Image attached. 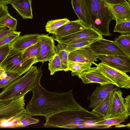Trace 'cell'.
Returning <instances> with one entry per match:
<instances>
[{
    "mask_svg": "<svg viewBox=\"0 0 130 130\" xmlns=\"http://www.w3.org/2000/svg\"><path fill=\"white\" fill-rule=\"evenodd\" d=\"M39 34H38L19 36L10 44L11 49L23 52L39 42Z\"/></svg>",
    "mask_w": 130,
    "mask_h": 130,
    "instance_id": "cell-16",
    "label": "cell"
},
{
    "mask_svg": "<svg viewBox=\"0 0 130 130\" xmlns=\"http://www.w3.org/2000/svg\"><path fill=\"white\" fill-rule=\"evenodd\" d=\"M111 84H100L96 87L91 95L87 98L90 101L89 108H92L106 97L109 94L120 89Z\"/></svg>",
    "mask_w": 130,
    "mask_h": 130,
    "instance_id": "cell-15",
    "label": "cell"
},
{
    "mask_svg": "<svg viewBox=\"0 0 130 130\" xmlns=\"http://www.w3.org/2000/svg\"><path fill=\"white\" fill-rule=\"evenodd\" d=\"M89 14L92 27L102 36H109L110 21L115 18L102 0H84Z\"/></svg>",
    "mask_w": 130,
    "mask_h": 130,
    "instance_id": "cell-4",
    "label": "cell"
},
{
    "mask_svg": "<svg viewBox=\"0 0 130 130\" xmlns=\"http://www.w3.org/2000/svg\"><path fill=\"white\" fill-rule=\"evenodd\" d=\"M39 122V119L33 118L30 115L27 113L18 121L16 127H24L31 124H37Z\"/></svg>",
    "mask_w": 130,
    "mask_h": 130,
    "instance_id": "cell-34",
    "label": "cell"
},
{
    "mask_svg": "<svg viewBox=\"0 0 130 130\" xmlns=\"http://www.w3.org/2000/svg\"><path fill=\"white\" fill-rule=\"evenodd\" d=\"M56 54L59 56L60 59L62 67L65 71H69L68 68V57L69 52L65 49L64 44L58 42L56 46Z\"/></svg>",
    "mask_w": 130,
    "mask_h": 130,
    "instance_id": "cell-25",
    "label": "cell"
},
{
    "mask_svg": "<svg viewBox=\"0 0 130 130\" xmlns=\"http://www.w3.org/2000/svg\"><path fill=\"white\" fill-rule=\"evenodd\" d=\"M11 49L10 44L0 47V64L6 58Z\"/></svg>",
    "mask_w": 130,
    "mask_h": 130,
    "instance_id": "cell-36",
    "label": "cell"
},
{
    "mask_svg": "<svg viewBox=\"0 0 130 130\" xmlns=\"http://www.w3.org/2000/svg\"><path fill=\"white\" fill-rule=\"evenodd\" d=\"M124 101L122 93L120 89L113 91L107 112L104 118L123 116L127 119L130 113L126 108Z\"/></svg>",
    "mask_w": 130,
    "mask_h": 130,
    "instance_id": "cell-8",
    "label": "cell"
},
{
    "mask_svg": "<svg viewBox=\"0 0 130 130\" xmlns=\"http://www.w3.org/2000/svg\"><path fill=\"white\" fill-rule=\"evenodd\" d=\"M85 84L96 83L100 84L114 83L101 72L97 67H90L83 71L78 76Z\"/></svg>",
    "mask_w": 130,
    "mask_h": 130,
    "instance_id": "cell-13",
    "label": "cell"
},
{
    "mask_svg": "<svg viewBox=\"0 0 130 130\" xmlns=\"http://www.w3.org/2000/svg\"><path fill=\"white\" fill-rule=\"evenodd\" d=\"M21 32L13 31L0 40V47L10 44L18 37Z\"/></svg>",
    "mask_w": 130,
    "mask_h": 130,
    "instance_id": "cell-35",
    "label": "cell"
},
{
    "mask_svg": "<svg viewBox=\"0 0 130 130\" xmlns=\"http://www.w3.org/2000/svg\"><path fill=\"white\" fill-rule=\"evenodd\" d=\"M128 1H129V2H130V0H128Z\"/></svg>",
    "mask_w": 130,
    "mask_h": 130,
    "instance_id": "cell-43",
    "label": "cell"
},
{
    "mask_svg": "<svg viewBox=\"0 0 130 130\" xmlns=\"http://www.w3.org/2000/svg\"><path fill=\"white\" fill-rule=\"evenodd\" d=\"M13 0H0V5H6L11 4Z\"/></svg>",
    "mask_w": 130,
    "mask_h": 130,
    "instance_id": "cell-41",
    "label": "cell"
},
{
    "mask_svg": "<svg viewBox=\"0 0 130 130\" xmlns=\"http://www.w3.org/2000/svg\"><path fill=\"white\" fill-rule=\"evenodd\" d=\"M31 0H13L11 4L24 19L33 18Z\"/></svg>",
    "mask_w": 130,
    "mask_h": 130,
    "instance_id": "cell-19",
    "label": "cell"
},
{
    "mask_svg": "<svg viewBox=\"0 0 130 130\" xmlns=\"http://www.w3.org/2000/svg\"><path fill=\"white\" fill-rule=\"evenodd\" d=\"M86 27L79 19L70 21L55 30L53 34L55 38L63 37L80 31Z\"/></svg>",
    "mask_w": 130,
    "mask_h": 130,
    "instance_id": "cell-17",
    "label": "cell"
},
{
    "mask_svg": "<svg viewBox=\"0 0 130 130\" xmlns=\"http://www.w3.org/2000/svg\"><path fill=\"white\" fill-rule=\"evenodd\" d=\"M105 4L113 14L115 20L130 19V5H123Z\"/></svg>",
    "mask_w": 130,
    "mask_h": 130,
    "instance_id": "cell-20",
    "label": "cell"
},
{
    "mask_svg": "<svg viewBox=\"0 0 130 130\" xmlns=\"http://www.w3.org/2000/svg\"><path fill=\"white\" fill-rule=\"evenodd\" d=\"M7 27L0 28V40L13 31L9 29H7Z\"/></svg>",
    "mask_w": 130,
    "mask_h": 130,
    "instance_id": "cell-38",
    "label": "cell"
},
{
    "mask_svg": "<svg viewBox=\"0 0 130 130\" xmlns=\"http://www.w3.org/2000/svg\"><path fill=\"white\" fill-rule=\"evenodd\" d=\"M105 3L110 4H120L123 5H129L130 2L126 0H102Z\"/></svg>",
    "mask_w": 130,
    "mask_h": 130,
    "instance_id": "cell-37",
    "label": "cell"
},
{
    "mask_svg": "<svg viewBox=\"0 0 130 130\" xmlns=\"http://www.w3.org/2000/svg\"><path fill=\"white\" fill-rule=\"evenodd\" d=\"M32 91V97L26 109L32 116L45 118L61 111L85 109L76 101L72 90L61 93L50 91L42 86L40 81Z\"/></svg>",
    "mask_w": 130,
    "mask_h": 130,
    "instance_id": "cell-1",
    "label": "cell"
},
{
    "mask_svg": "<svg viewBox=\"0 0 130 130\" xmlns=\"http://www.w3.org/2000/svg\"><path fill=\"white\" fill-rule=\"evenodd\" d=\"M96 56L89 46L78 48L70 52L68 55V61L90 63L96 66L95 62L97 61Z\"/></svg>",
    "mask_w": 130,
    "mask_h": 130,
    "instance_id": "cell-14",
    "label": "cell"
},
{
    "mask_svg": "<svg viewBox=\"0 0 130 130\" xmlns=\"http://www.w3.org/2000/svg\"><path fill=\"white\" fill-rule=\"evenodd\" d=\"M114 42L123 51L130 56V34H121L116 38Z\"/></svg>",
    "mask_w": 130,
    "mask_h": 130,
    "instance_id": "cell-26",
    "label": "cell"
},
{
    "mask_svg": "<svg viewBox=\"0 0 130 130\" xmlns=\"http://www.w3.org/2000/svg\"><path fill=\"white\" fill-rule=\"evenodd\" d=\"M24 98V96L14 99L0 100V122L25 108Z\"/></svg>",
    "mask_w": 130,
    "mask_h": 130,
    "instance_id": "cell-10",
    "label": "cell"
},
{
    "mask_svg": "<svg viewBox=\"0 0 130 130\" xmlns=\"http://www.w3.org/2000/svg\"><path fill=\"white\" fill-rule=\"evenodd\" d=\"M116 23L113 32H117L124 34H130V19H116Z\"/></svg>",
    "mask_w": 130,
    "mask_h": 130,
    "instance_id": "cell-28",
    "label": "cell"
},
{
    "mask_svg": "<svg viewBox=\"0 0 130 130\" xmlns=\"http://www.w3.org/2000/svg\"><path fill=\"white\" fill-rule=\"evenodd\" d=\"M98 40L99 39H92L74 43L64 44L65 50L70 53L78 48L89 46L93 42Z\"/></svg>",
    "mask_w": 130,
    "mask_h": 130,
    "instance_id": "cell-33",
    "label": "cell"
},
{
    "mask_svg": "<svg viewBox=\"0 0 130 130\" xmlns=\"http://www.w3.org/2000/svg\"><path fill=\"white\" fill-rule=\"evenodd\" d=\"M125 106L127 111L130 113V95H129L124 99Z\"/></svg>",
    "mask_w": 130,
    "mask_h": 130,
    "instance_id": "cell-40",
    "label": "cell"
},
{
    "mask_svg": "<svg viewBox=\"0 0 130 130\" xmlns=\"http://www.w3.org/2000/svg\"><path fill=\"white\" fill-rule=\"evenodd\" d=\"M73 8L78 19L86 27L92 28L90 18L84 0H71Z\"/></svg>",
    "mask_w": 130,
    "mask_h": 130,
    "instance_id": "cell-18",
    "label": "cell"
},
{
    "mask_svg": "<svg viewBox=\"0 0 130 130\" xmlns=\"http://www.w3.org/2000/svg\"><path fill=\"white\" fill-rule=\"evenodd\" d=\"M54 38L48 35H39V41L40 43V49L36 58L37 62L42 63L51 60L56 54V48Z\"/></svg>",
    "mask_w": 130,
    "mask_h": 130,
    "instance_id": "cell-11",
    "label": "cell"
},
{
    "mask_svg": "<svg viewBox=\"0 0 130 130\" xmlns=\"http://www.w3.org/2000/svg\"><path fill=\"white\" fill-rule=\"evenodd\" d=\"M40 49V43L39 41L22 52L23 59L26 60L32 58H36L39 54Z\"/></svg>",
    "mask_w": 130,
    "mask_h": 130,
    "instance_id": "cell-27",
    "label": "cell"
},
{
    "mask_svg": "<svg viewBox=\"0 0 130 130\" xmlns=\"http://www.w3.org/2000/svg\"><path fill=\"white\" fill-rule=\"evenodd\" d=\"M27 113L26 109L24 108L10 118L4 120L0 122V127H16V124L18 121Z\"/></svg>",
    "mask_w": 130,
    "mask_h": 130,
    "instance_id": "cell-24",
    "label": "cell"
},
{
    "mask_svg": "<svg viewBox=\"0 0 130 130\" xmlns=\"http://www.w3.org/2000/svg\"><path fill=\"white\" fill-rule=\"evenodd\" d=\"M103 63L120 71H130V58L119 55H100L96 56Z\"/></svg>",
    "mask_w": 130,
    "mask_h": 130,
    "instance_id": "cell-12",
    "label": "cell"
},
{
    "mask_svg": "<svg viewBox=\"0 0 130 130\" xmlns=\"http://www.w3.org/2000/svg\"><path fill=\"white\" fill-rule=\"evenodd\" d=\"M17 21L11 16L9 13L0 19V28L8 27L13 31H15Z\"/></svg>",
    "mask_w": 130,
    "mask_h": 130,
    "instance_id": "cell-30",
    "label": "cell"
},
{
    "mask_svg": "<svg viewBox=\"0 0 130 130\" xmlns=\"http://www.w3.org/2000/svg\"><path fill=\"white\" fill-rule=\"evenodd\" d=\"M43 75L41 66L38 69L32 66L24 75L19 77L3 88L0 93V100L17 98L32 91L40 81Z\"/></svg>",
    "mask_w": 130,
    "mask_h": 130,
    "instance_id": "cell-3",
    "label": "cell"
},
{
    "mask_svg": "<svg viewBox=\"0 0 130 130\" xmlns=\"http://www.w3.org/2000/svg\"><path fill=\"white\" fill-rule=\"evenodd\" d=\"M70 21L67 18L49 21L45 25V29L46 31L49 34H53L56 29Z\"/></svg>",
    "mask_w": 130,
    "mask_h": 130,
    "instance_id": "cell-29",
    "label": "cell"
},
{
    "mask_svg": "<svg viewBox=\"0 0 130 130\" xmlns=\"http://www.w3.org/2000/svg\"><path fill=\"white\" fill-rule=\"evenodd\" d=\"M126 119L124 117L120 116L103 119L94 123L93 125L101 128H108L113 125H117Z\"/></svg>",
    "mask_w": 130,
    "mask_h": 130,
    "instance_id": "cell-22",
    "label": "cell"
},
{
    "mask_svg": "<svg viewBox=\"0 0 130 130\" xmlns=\"http://www.w3.org/2000/svg\"><path fill=\"white\" fill-rule=\"evenodd\" d=\"M102 36L93 28L86 27L82 30L67 36L56 38L54 40L64 44L74 43L89 40L100 39Z\"/></svg>",
    "mask_w": 130,
    "mask_h": 130,
    "instance_id": "cell-9",
    "label": "cell"
},
{
    "mask_svg": "<svg viewBox=\"0 0 130 130\" xmlns=\"http://www.w3.org/2000/svg\"><path fill=\"white\" fill-rule=\"evenodd\" d=\"M22 53V52L11 49L6 58L0 64L6 72L15 73L20 76L27 72L33 64L37 62L36 58L24 60Z\"/></svg>",
    "mask_w": 130,
    "mask_h": 130,
    "instance_id": "cell-5",
    "label": "cell"
},
{
    "mask_svg": "<svg viewBox=\"0 0 130 130\" xmlns=\"http://www.w3.org/2000/svg\"><path fill=\"white\" fill-rule=\"evenodd\" d=\"M89 46L96 56L100 55H119L130 58V56L121 49L114 41L103 38L93 42Z\"/></svg>",
    "mask_w": 130,
    "mask_h": 130,
    "instance_id": "cell-6",
    "label": "cell"
},
{
    "mask_svg": "<svg viewBox=\"0 0 130 130\" xmlns=\"http://www.w3.org/2000/svg\"><path fill=\"white\" fill-rule=\"evenodd\" d=\"M48 69L50 75H53L56 72L63 70L58 55L56 54L49 61Z\"/></svg>",
    "mask_w": 130,
    "mask_h": 130,
    "instance_id": "cell-32",
    "label": "cell"
},
{
    "mask_svg": "<svg viewBox=\"0 0 130 130\" xmlns=\"http://www.w3.org/2000/svg\"><path fill=\"white\" fill-rule=\"evenodd\" d=\"M113 92L109 94L96 106L93 107L91 111L104 118L107 113L110 103Z\"/></svg>",
    "mask_w": 130,
    "mask_h": 130,
    "instance_id": "cell-21",
    "label": "cell"
},
{
    "mask_svg": "<svg viewBox=\"0 0 130 130\" xmlns=\"http://www.w3.org/2000/svg\"><path fill=\"white\" fill-rule=\"evenodd\" d=\"M20 77L17 74L12 72H6L0 77V88H4Z\"/></svg>",
    "mask_w": 130,
    "mask_h": 130,
    "instance_id": "cell-31",
    "label": "cell"
},
{
    "mask_svg": "<svg viewBox=\"0 0 130 130\" xmlns=\"http://www.w3.org/2000/svg\"><path fill=\"white\" fill-rule=\"evenodd\" d=\"M6 72L5 69L0 64V77L3 74Z\"/></svg>",
    "mask_w": 130,
    "mask_h": 130,
    "instance_id": "cell-42",
    "label": "cell"
},
{
    "mask_svg": "<svg viewBox=\"0 0 130 130\" xmlns=\"http://www.w3.org/2000/svg\"><path fill=\"white\" fill-rule=\"evenodd\" d=\"M44 127L84 128L104 118L85 108L59 112L45 117Z\"/></svg>",
    "mask_w": 130,
    "mask_h": 130,
    "instance_id": "cell-2",
    "label": "cell"
},
{
    "mask_svg": "<svg viewBox=\"0 0 130 130\" xmlns=\"http://www.w3.org/2000/svg\"><path fill=\"white\" fill-rule=\"evenodd\" d=\"M8 13V7L6 5H0V19Z\"/></svg>",
    "mask_w": 130,
    "mask_h": 130,
    "instance_id": "cell-39",
    "label": "cell"
},
{
    "mask_svg": "<svg viewBox=\"0 0 130 130\" xmlns=\"http://www.w3.org/2000/svg\"><path fill=\"white\" fill-rule=\"evenodd\" d=\"M91 66L92 63H90L68 61V68L69 71H71L72 76H78L83 71L91 67Z\"/></svg>",
    "mask_w": 130,
    "mask_h": 130,
    "instance_id": "cell-23",
    "label": "cell"
},
{
    "mask_svg": "<svg viewBox=\"0 0 130 130\" xmlns=\"http://www.w3.org/2000/svg\"><path fill=\"white\" fill-rule=\"evenodd\" d=\"M99 71L119 88H130V77L126 73L111 67L101 62L96 66Z\"/></svg>",
    "mask_w": 130,
    "mask_h": 130,
    "instance_id": "cell-7",
    "label": "cell"
}]
</instances>
